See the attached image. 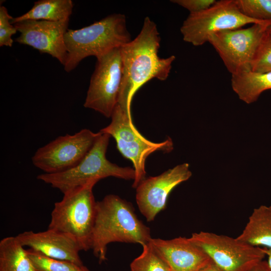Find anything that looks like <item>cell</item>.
I'll list each match as a JSON object with an SVG mask.
<instances>
[{
  "label": "cell",
  "mask_w": 271,
  "mask_h": 271,
  "mask_svg": "<svg viewBox=\"0 0 271 271\" xmlns=\"http://www.w3.org/2000/svg\"><path fill=\"white\" fill-rule=\"evenodd\" d=\"M267 21L245 16L239 11L234 0H221L202 12L190 13L180 31L184 41L199 46L208 42L209 37L217 32Z\"/></svg>",
  "instance_id": "8"
},
{
  "label": "cell",
  "mask_w": 271,
  "mask_h": 271,
  "mask_svg": "<svg viewBox=\"0 0 271 271\" xmlns=\"http://www.w3.org/2000/svg\"><path fill=\"white\" fill-rule=\"evenodd\" d=\"M251 71H271V27L262 38L252 62Z\"/></svg>",
  "instance_id": "23"
},
{
  "label": "cell",
  "mask_w": 271,
  "mask_h": 271,
  "mask_svg": "<svg viewBox=\"0 0 271 271\" xmlns=\"http://www.w3.org/2000/svg\"><path fill=\"white\" fill-rule=\"evenodd\" d=\"M99 132L93 146L77 165L61 173L40 174L37 179L59 190L63 194L90 183L96 184L109 177L133 180V168L119 167L107 159L106 153L110 136Z\"/></svg>",
  "instance_id": "4"
},
{
  "label": "cell",
  "mask_w": 271,
  "mask_h": 271,
  "mask_svg": "<svg viewBox=\"0 0 271 271\" xmlns=\"http://www.w3.org/2000/svg\"><path fill=\"white\" fill-rule=\"evenodd\" d=\"M160 42L155 23L147 17L136 38L121 47L123 70L117 104L122 108L131 111L133 96L147 82L168 78L176 57H160Z\"/></svg>",
  "instance_id": "1"
},
{
  "label": "cell",
  "mask_w": 271,
  "mask_h": 271,
  "mask_svg": "<svg viewBox=\"0 0 271 271\" xmlns=\"http://www.w3.org/2000/svg\"><path fill=\"white\" fill-rule=\"evenodd\" d=\"M131 40L126 18L121 14L109 15L79 29H68L64 36L67 51L64 70L69 72L86 57L97 58Z\"/></svg>",
  "instance_id": "3"
},
{
  "label": "cell",
  "mask_w": 271,
  "mask_h": 271,
  "mask_svg": "<svg viewBox=\"0 0 271 271\" xmlns=\"http://www.w3.org/2000/svg\"><path fill=\"white\" fill-rule=\"evenodd\" d=\"M96 59L84 106L109 118L117 104L122 82L121 47L115 48Z\"/></svg>",
  "instance_id": "10"
},
{
  "label": "cell",
  "mask_w": 271,
  "mask_h": 271,
  "mask_svg": "<svg viewBox=\"0 0 271 271\" xmlns=\"http://www.w3.org/2000/svg\"><path fill=\"white\" fill-rule=\"evenodd\" d=\"M263 248L264 249L266 256L267 257V261H266L268 263V265L269 268L271 269V249H267V248Z\"/></svg>",
  "instance_id": "28"
},
{
  "label": "cell",
  "mask_w": 271,
  "mask_h": 271,
  "mask_svg": "<svg viewBox=\"0 0 271 271\" xmlns=\"http://www.w3.org/2000/svg\"><path fill=\"white\" fill-rule=\"evenodd\" d=\"M17 236L0 241V271H37Z\"/></svg>",
  "instance_id": "19"
},
{
  "label": "cell",
  "mask_w": 271,
  "mask_h": 271,
  "mask_svg": "<svg viewBox=\"0 0 271 271\" xmlns=\"http://www.w3.org/2000/svg\"><path fill=\"white\" fill-rule=\"evenodd\" d=\"M190 239L223 271H247L266 256L263 248L224 235L200 231Z\"/></svg>",
  "instance_id": "9"
},
{
  "label": "cell",
  "mask_w": 271,
  "mask_h": 271,
  "mask_svg": "<svg viewBox=\"0 0 271 271\" xmlns=\"http://www.w3.org/2000/svg\"><path fill=\"white\" fill-rule=\"evenodd\" d=\"M247 271H271L266 261L261 260Z\"/></svg>",
  "instance_id": "26"
},
{
  "label": "cell",
  "mask_w": 271,
  "mask_h": 271,
  "mask_svg": "<svg viewBox=\"0 0 271 271\" xmlns=\"http://www.w3.org/2000/svg\"><path fill=\"white\" fill-rule=\"evenodd\" d=\"M236 238L253 246L271 249V206L254 208Z\"/></svg>",
  "instance_id": "16"
},
{
  "label": "cell",
  "mask_w": 271,
  "mask_h": 271,
  "mask_svg": "<svg viewBox=\"0 0 271 271\" xmlns=\"http://www.w3.org/2000/svg\"><path fill=\"white\" fill-rule=\"evenodd\" d=\"M172 3L187 9L190 13L202 12L212 6L215 0H174Z\"/></svg>",
  "instance_id": "25"
},
{
  "label": "cell",
  "mask_w": 271,
  "mask_h": 271,
  "mask_svg": "<svg viewBox=\"0 0 271 271\" xmlns=\"http://www.w3.org/2000/svg\"><path fill=\"white\" fill-rule=\"evenodd\" d=\"M82 271H89L88 269L85 266H82Z\"/></svg>",
  "instance_id": "29"
},
{
  "label": "cell",
  "mask_w": 271,
  "mask_h": 271,
  "mask_svg": "<svg viewBox=\"0 0 271 271\" xmlns=\"http://www.w3.org/2000/svg\"><path fill=\"white\" fill-rule=\"evenodd\" d=\"M192 176L189 165L184 163L161 174L146 178L136 188V199L139 209L146 220L152 221L164 210L171 191Z\"/></svg>",
  "instance_id": "12"
},
{
  "label": "cell",
  "mask_w": 271,
  "mask_h": 271,
  "mask_svg": "<svg viewBox=\"0 0 271 271\" xmlns=\"http://www.w3.org/2000/svg\"><path fill=\"white\" fill-rule=\"evenodd\" d=\"M199 271H223L212 261L202 267Z\"/></svg>",
  "instance_id": "27"
},
{
  "label": "cell",
  "mask_w": 271,
  "mask_h": 271,
  "mask_svg": "<svg viewBox=\"0 0 271 271\" xmlns=\"http://www.w3.org/2000/svg\"><path fill=\"white\" fill-rule=\"evenodd\" d=\"M231 83L239 99L250 104L256 101L263 91L271 89V71H248L231 75Z\"/></svg>",
  "instance_id": "17"
},
{
  "label": "cell",
  "mask_w": 271,
  "mask_h": 271,
  "mask_svg": "<svg viewBox=\"0 0 271 271\" xmlns=\"http://www.w3.org/2000/svg\"><path fill=\"white\" fill-rule=\"evenodd\" d=\"M110 118V123L99 131L113 137L118 151L132 162L135 171L132 187L136 189L146 178L145 162L148 156L156 151L171 152L173 142L169 137L161 143H154L145 138L134 126L131 112L118 104Z\"/></svg>",
  "instance_id": "6"
},
{
  "label": "cell",
  "mask_w": 271,
  "mask_h": 271,
  "mask_svg": "<svg viewBox=\"0 0 271 271\" xmlns=\"http://www.w3.org/2000/svg\"><path fill=\"white\" fill-rule=\"evenodd\" d=\"M73 8L71 0H40L26 13L13 18L11 23L13 25L25 20L64 21L69 19Z\"/></svg>",
  "instance_id": "18"
},
{
  "label": "cell",
  "mask_w": 271,
  "mask_h": 271,
  "mask_svg": "<svg viewBox=\"0 0 271 271\" xmlns=\"http://www.w3.org/2000/svg\"><path fill=\"white\" fill-rule=\"evenodd\" d=\"M143 248L142 253L131 262V271H171L150 242Z\"/></svg>",
  "instance_id": "20"
},
{
  "label": "cell",
  "mask_w": 271,
  "mask_h": 271,
  "mask_svg": "<svg viewBox=\"0 0 271 271\" xmlns=\"http://www.w3.org/2000/svg\"><path fill=\"white\" fill-rule=\"evenodd\" d=\"M95 184L90 183L63 194L51 214L48 228L69 235L81 250L91 249L96 206L92 189Z\"/></svg>",
  "instance_id": "5"
},
{
  "label": "cell",
  "mask_w": 271,
  "mask_h": 271,
  "mask_svg": "<svg viewBox=\"0 0 271 271\" xmlns=\"http://www.w3.org/2000/svg\"><path fill=\"white\" fill-rule=\"evenodd\" d=\"M27 252L37 271H82L83 265L49 257L30 248Z\"/></svg>",
  "instance_id": "21"
},
{
  "label": "cell",
  "mask_w": 271,
  "mask_h": 271,
  "mask_svg": "<svg viewBox=\"0 0 271 271\" xmlns=\"http://www.w3.org/2000/svg\"><path fill=\"white\" fill-rule=\"evenodd\" d=\"M100 133L84 128L61 136L39 148L32 157L33 164L46 174H56L75 166L87 154Z\"/></svg>",
  "instance_id": "11"
},
{
  "label": "cell",
  "mask_w": 271,
  "mask_h": 271,
  "mask_svg": "<svg viewBox=\"0 0 271 271\" xmlns=\"http://www.w3.org/2000/svg\"><path fill=\"white\" fill-rule=\"evenodd\" d=\"M13 18L4 6L0 7V46L12 47L14 42L12 36L18 31L11 23Z\"/></svg>",
  "instance_id": "24"
},
{
  "label": "cell",
  "mask_w": 271,
  "mask_h": 271,
  "mask_svg": "<svg viewBox=\"0 0 271 271\" xmlns=\"http://www.w3.org/2000/svg\"><path fill=\"white\" fill-rule=\"evenodd\" d=\"M245 16L258 21H271V0H234Z\"/></svg>",
  "instance_id": "22"
},
{
  "label": "cell",
  "mask_w": 271,
  "mask_h": 271,
  "mask_svg": "<svg viewBox=\"0 0 271 271\" xmlns=\"http://www.w3.org/2000/svg\"><path fill=\"white\" fill-rule=\"evenodd\" d=\"M17 237L24 247L49 257L83 265L79 255L81 248L68 234L48 228L42 232L25 231Z\"/></svg>",
  "instance_id": "15"
},
{
  "label": "cell",
  "mask_w": 271,
  "mask_h": 271,
  "mask_svg": "<svg viewBox=\"0 0 271 271\" xmlns=\"http://www.w3.org/2000/svg\"><path fill=\"white\" fill-rule=\"evenodd\" d=\"M271 27V21L254 24L247 28L227 30L211 35L213 47L231 75L251 71L262 38Z\"/></svg>",
  "instance_id": "7"
},
{
  "label": "cell",
  "mask_w": 271,
  "mask_h": 271,
  "mask_svg": "<svg viewBox=\"0 0 271 271\" xmlns=\"http://www.w3.org/2000/svg\"><path fill=\"white\" fill-rule=\"evenodd\" d=\"M69 19L59 22L25 20L14 25L20 35L16 39L20 44L30 46L42 53L56 58L64 65L67 51L64 36Z\"/></svg>",
  "instance_id": "13"
},
{
  "label": "cell",
  "mask_w": 271,
  "mask_h": 271,
  "mask_svg": "<svg viewBox=\"0 0 271 271\" xmlns=\"http://www.w3.org/2000/svg\"><path fill=\"white\" fill-rule=\"evenodd\" d=\"M152 238L150 228L138 218L129 202L113 194L96 202L91 249L100 262L106 259L110 243H133L143 246Z\"/></svg>",
  "instance_id": "2"
},
{
  "label": "cell",
  "mask_w": 271,
  "mask_h": 271,
  "mask_svg": "<svg viewBox=\"0 0 271 271\" xmlns=\"http://www.w3.org/2000/svg\"><path fill=\"white\" fill-rule=\"evenodd\" d=\"M151 245L167 263L171 271H199L212 261L189 238H152Z\"/></svg>",
  "instance_id": "14"
}]
</instances>
